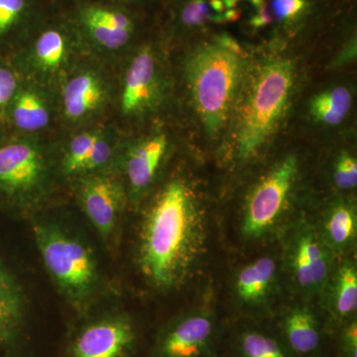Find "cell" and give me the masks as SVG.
Wrapping results in <instances>:
<instances>
[{
    "instance_id": "obj_25",
    "label": "cell",
    "mask_w": 357,
    "mask_h": 357,
    "mask_svg": "<svg viewBox=\"0 0 357 357\" xmlns=\"http://www.w3.org/2000/svg\"><path fill=\"white\" fill-rule=\"evenodd\" d=\"M351 91L344 86H337L317 96L311 103V112L321 123L338 126L351 110Z\"/></svg>"
},
{
    "instance_id": "obj_3",
    "label": "cell",
    "mask_w": 357,
    "mask_h": 357,
    "mask_svg": "<svg viewBox=\"0 0 357 357\" xmlns=\"http://www.w3.org/2000/svg\"><path fill=\"white\" fill-rule=\"evenodd\" d=\"M29 222L45 269L72 311V318L112 300L114 290L95 248L81 230L47 211Z\"/></svg>"
},
{
    "instance_id": "obj_5",
    "label": "cell",
    "mask_w": 357,
    "mask_h": 357,
    "mask_svg": "<svg viewBox=\"0 0 357 357\" xmlns=\"http://www.w3.org/2000/svg\"><path fill=\"white\" fill-rule=\"evenodd\" d=\"M213 295L227 323L273 318L291 298L279 243L250 255L225 253L213 276Z\"/></svg>"
},
{
    "instance_id": "obj_2",
    "label": "cell",
    "mask_w": 357,
    "mask_h": 357,
    "mask_svg": "<svg viewBox=\"0 0 357 357\" xmlns=\"http://www.w3.org/2000/svg\"><path fill=\"white\" fill-rule=\"evenodd\" d=\"M246 178L236 195L220 199V222L227 255H246L278 243L289 227L311 210L319 195L305 185L297 154H284Z\"/></svg>"
},
{
    "instance_id": "obj_7",
    "label": "cell",
    "mask_w": 357,
    "mask_h": 357,
    "mask_svg": "<svg viewBox=\"0 0 357 357\" xmlns=\"http://www.w3.org/2000/svg\"><path fill=\"white\" fill-rule=\"evenodd\" d=\"M241 47L223 37L199 47L188 58L185 79L204 128L215 136L229 119L244 76Z\"/></svg>"
},
{
    "instance_id": "obj_27",
    "label": "cell",
    "mask_w": 357,
    "mask_h": 357,
    "mask_svg": "<svg viewBox=\"0 0 357 357\" xmlns=\"http://www.w3.org/2000/svg\"><path fill=\"white\" fill-rule=\"evenodd\" d=\"M26 9V0H0V38L20 24Z\"/></svg>"
},
{
    "instance_id": "obj_6",
    "label": "cell",
    "mask_w": 357,
    "mask_h": 357,
    "mask_svg": "<svg viewBox=\"0 0 357 357\" xmlns=\"http://www.w3.org/2000/svg\"><path fill=\"white\" fill-rule=\"evenodd\" d=\"M154 321L121 304L68 319L56 357H144Z\"/></svg>"
},
{
    "instance_id": "obj_28",
    "label": "cell",
    "mask_w": 357,
    "mask_h": 357,
    "mask_svg": "<svg viewBox=\"0 0 357 357\" xmlns=\"http://www.w3.org/2000/svg\"><path fill=\"white\" fill-rule=\"evenodd\" d=\"M338 357H357V318L340 326L333 335Z\"/></svg>"
},
{
    "instance_id": "obj_4",
    "label": "cell",
    "mask_w": 357,
    "mask_h": 357,
    "mask_svg": "<svg viewBox=\"0 0 357 357\" xmlns=\"http://www.w3.org/2000/svg\"><path fill=\"white\" fill-rule=\"evenodd\" d=\"M293 84L294 66L287 59H270L255 68L245 84L234 141L220 157L223 168L241 177L261 161L263 150L287 107Z\"/></svg>"
},
{
    "instance_id": "obj_31",
    "label": "cell",
    "mask_w": 357,
    "mask_h": 357,
    "mask_svg": "<svg viewBox=\"0 0 357 357\" xmlns=\"http://www.w3.org/2000/svg\"><path fill=\"white\" fill-rule=\"evenodd\" d=\"M314 357H338L337 351H335V345H333V342L332 345L328 347L326 351L321 352V354Z\"/></svg>"
},
{
    "instance_id": "obj_22",
    "label": "cell",
    "mask_w": 357,
    "mask_h": 357,
    "mask_svg": "<svg viewBox=\"0 0 357 357\" xmlns=\"http://www.w3.org/2000/svg\"><path fill=\"white\" fill-rule=\"evenodd\" d=\"M74 42L69 33L50 27L40 33L26 55L27 70L42 81H50L69 67Z\"/></svg>"
},
{
    "instance_id": "obj_10",
    "label": "cell",
    "mask_w": 357,
    "mask_h": 357,
    "mask_svg": "<svg viewBox=\"0 0 357 357\" xmlns=\"http://www.w3.org/2000/svg\"><path fill=\"white\" fill-rule=\"evenodd\" d=\"M279 245L291 298L316 301L337 258L319 236L311 210L289 227Z\"/></svg>"
},
{
    "instance_id": "obj_13",
    "label": "cell",
    "mask_w": 357,
    "mask_h": 357,
    "mask_svg": "<svg viewBox=\"0 0 357 357\" xmlns=\"http://www.w3.org/2000/svg\"><path fill=\"white\" fill-rule=\"evenodd\" d=\"M270 321L295 357L317 356L333 344L316 301L290 298Z\"/></svg>"
},
{
    "instance_id": "obj_8",
    "label": "cell",
    "mask_w": 357,
    "mask_h": 357,
    "mask_svg": "<svg viewBox=\"0 0 357 357\" xmlns=\"http://www.w3.org/2000/svg\"><path fill=\"white\" fill-rule=\"evenodd\" d=\"M58 178L55 155L37 138L0 145V206L11 215L30 220L47 211Z\"/></svg>"
},
{
    "instance_id": "obj_1",
    "label": "cell",
    "mask_w": 357,
    "mask_h": 357,
    "mask_svg": "<svg viewBox=\"0 0 357 357\" xmlns=\"http://www.w3.org/2000/svg\"><path fill=\"white\" fill-rule=\"evenodd\" d=\"M220 199L191 172L175 169L129 213L123 239L131 288L158 311L156 321L211 288L225 255Z\"/></svg>"
},
{
    "instance_id": "obj_14",
    "label": "cell",
    "mask_w": 357,
    "mask_h": 357,
    "mask_svg": "<svg viewBox=\"0 0 357 357\" xmlns=\"http://www.w3.org/2000/svg\"><path fill=\"white\" fill-rule=\"evenodd\" d=\"M119 145L105 128H91L75 135L57 159L59 177L77 178L114 168Z\"/></svg>"
},
{
    "instance_id": "obj_30",
    "label": "cell",
    "mask_w": 357,
    "mask_h": 357,
    "mask_svg": "<svg viewBox=\"0 0 357 357\" xmlns=\"http://www.w3.org/2000/svg\"><path fill=\"white\" fill-rule=\"evenodd\" d=\"M20 86L15 73L9 68L0 66V109L8 107Z\"/></svg>"
},
{
    "instance_id": "obj_21",
    "label": "cell",
    "mask_w": 357,
    "mask_h": 357,
    "mask_svg": "<svg viewBox=\"0 0 357 357\" xmlns=\"http://www.w3.org/2000/svg\"><path fill=\"white\" fill-rule=\"evenodd\" d=\"M79 21L91 43L102 50H121L133 36L134 23L130 16L112 7L83 6Z\"/></svg>"
},
{
    "instance_id": "obj_24",
    "label": "cell",
    "mask_w": 357,
    "mask_h": 357,
    "mask_svg": "<svg viewBox=\"0 0 357 357\" xmlns=\"http://www.w3.org/2000/svg\"><path fill=\"white\" fill-rule=\"evenodd\" d=\"M239 0H187L180 11L183 25L195 28L208 23L234 21L239 16Z\"/></svg>"
},
{
    "instance_id": "obj_32",
    "label": "cell",
    "mask_w": 357,
    "mask_h": 357,
    "mask_svg": "<svg viewBox=\"0 0 357 357\" xmlns=\"http://www.w3.org/2000/svg\"><path fill=\"white\" fill-rule=\"evenodd\" d=\"M218 357H225V356H222V354H220V356H218Z\"/></svg>"
},
{
    "instance_id": "obj_18",
    "label": "cell",
    "mask_w": 357,
    "mask_h": 357,
    "mask_svg": "<svg viewBox=\"0 0 357 357\" xmlns=\"http://www.w3.org/2000/svg\"><path fill=\"white\" fill-rule=\"evenodd\" d=\"M316 303L333 337L340 326L357 318V255L337 259Z\"/></svg>"
},
{
    "instance_id": "obj_9",
    "label": "cell",
    "mask_w": 357,
    "mask_h": 357,
    "mask_svg": "<svg viewBox=\"0 0 357 357\" xmlns=\"http://www.w3.org/2000/svg\"><path fill=\"white\" fill-rule=\"evenodd\" d=\"M227 321L211 288L192 304L155 321L144 357H218Z\"/></svg>"
},
{
    "instance_id": "obj_17",
    "label": "cell",
    "mask_w": 357,
    "mask_h": 357,
    "mask_svg": "<svg viewBox=\"0 0 357 357\" xmlns=\"http://www.w3.org/2000/svg\"><path fill=\"white\" fill-rule=\"evenodd\" d=\"M33 321L24 289L0 261V356H16L29 344Z\"/></svg>"
},
{
    "instance_id": "obj_16",
    "label": "cell",
    "mask_w": 357,
    "mask_h": 357,
    "mask_svg": "<svg viewBox=\"0 0 357 357\" xmlns=\"http://www.w3.org/2000/svg\"><path fill=\"white\" fill-rule=\"evenodd\" d=\"M311 213L319 236L337 259L357 255L356 197H319Z\"/></svg>"
},
{
    "instance_id": "obj_12",
    "label": "cell",
    "mask_w": 357,
    "mask_h": 357,
    "mask_svg": "<svg viewBox=\"0 0 357 357\" xmlns=\"http://www.w3.org/2000/svg\"><path fill=\"white\" fill-rule=\"evenodd\" d=\"M169 140L156 134L119 146L114 169L121 175L128 191L129 213L150 194L166 173Z\"/></svg>"
},
{
    "instance_id": "obj_20",
    "label": "cell",
    "mask_w": 357,
    "mask_h": 357,
    "mask_svg": "<svg viewBox=\"0 0 357 357\" xmlns=\"http://www.w3.org/2000/svg\"><path fill=\"white\" fill-rule=\"evenodd\" d=\"M222 356L225 357H295L270 319L229 321Z\"/></svg>"
},
{
    "instance_id": "obj_23",
    "label": "cell",
    "mask_w": 357,
    "mask_h": 357,
    "mask_svg": "<svg viewBox=\"0 0 357 357\" xmlns=\"http://www.w3.org/2000/svg\"><path fill=\"white\" fill-rule=\"evenodd\" d=\"M8 109L14 126L24 132L43 130L51 121L48 100L34 86H20Z\"/></svg>"
},
{
    "instance_id": "obj_29",
    "label": "cell",
    "mask_w": 357,
    "mask_h": 357,
    "mask_svg": "<svg viewBox=\"0 0 357 357\" xmlns=\"http://www.w3.org/2000/svg\"><path fill=\"white\" fill-rule=\"evenodd\" d=\"M268 3L274 22L296 20L307 6L306 0H270Z\"/></svg>"
},
{
    "instance_id": "obj_11",
    "label": "cell",
    "mask_w": 357,
    "mask_h": 357,
    "mask_svg": "<svg viewBox=\"0 0 357 357\" xmlns=\"http://www.w3.org/2000/svg\"><path fill=\"white\" fill-rule=\"evenodd\" d=\"M79 210L109 251L121 248L129 215L128 191L119 173L102 171L70 183Z\"/></svg>"
},
{
    "instance_id": "obj_26",
    "label": "cell",
    "mask_w": 357,
    "mask_h": 357,
    "mask_svg": "<svg viewBox=\"0 0 357 357\" xmlns=\"http://www.w3.org/2000/svg\"><path fill=\"white\" fill-rule=\"evenodd\" d=\"M328 195L356 197L357 189V160L351 152L342 150L335 155L328 170Z\"/></svg>"
},
{
    "instance_id": "obj_19",
    "label": "cell",
    "mask_w": 357,
    "mask_h": 357,
    "mask_svg": "<svg viewBox=\"0 0 357 357\" xmlns=\"http://www.w3.org/2000/svg\"><path fill=\"white\" fill-rule=\"evenodd\" d=\"M109 100L105 77L93 68H81L70 74L61 89V107L70 123H83L100 114Z\"/></svg>"
},
{
    "instance_id": "obj_15",
    "label": "cell",
    "mask_w": 357,
    "mask_h": 357,
    "mask_svg": "<svg viewBox=\"0 0 357 357\" xmlns=\"http://www.w3.org/2000/svg\"><path fill=\"white\" fill-rule=\"evenodd\" d=\"M164 86L156 55L143 48L134 54L122 79L119 107L124 116H144L163 100Z\"/></svg>"
}]
</instances>
